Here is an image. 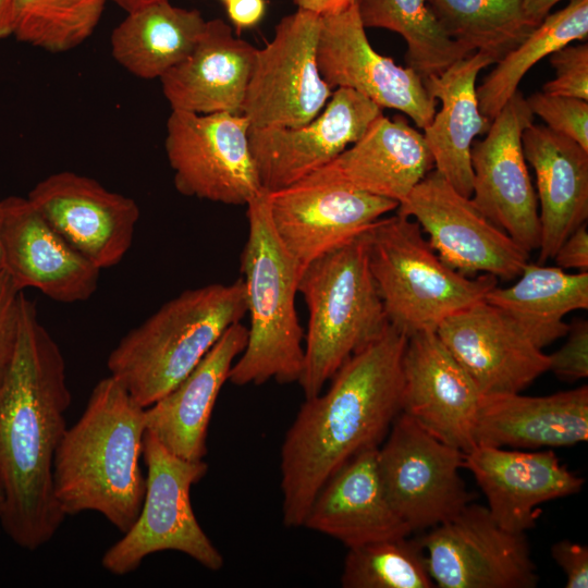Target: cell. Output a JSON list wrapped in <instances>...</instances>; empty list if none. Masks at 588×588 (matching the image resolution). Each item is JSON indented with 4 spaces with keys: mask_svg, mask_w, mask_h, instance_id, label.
<instances>
[{
    "mask_svg": "<svg viewBox=\"0 0 588 588\" xmlns=\"http://www.w3.org/2000/svg\"><path fill=\"white\" fill-rule=\"evenodd\" d=\"M70 404L63 354L23 294L14 357L0 384V523L25 550L48 543L65 518L54 494L53 462Z\"/></svg>",
    "mask_w": 588,
    "mask_h": 588,
    "instance_id": "cell-1",
    "label": "cell"
},
{
    "mask_svg": "<svg viewBox=\"0 0 588 588\" xmlns=\"http://www.w3.org/2000/svg\"><path fill=\"white\" fill-rule=\"evenodd\" d=\"M406 342L407 336L389 324L378 340L340 367L326 392L305 397L281 446L285 526H303L326 481L387 437L402 412Z\"/></svg>",
    "mask_w": 588,
    "mask_h": 588,
    "instance_id": "cell-2",
    "label": "cell"
},
{
    "mask_svg": "<svg viewBox=\"0 0 588 588\" xmlns=\"http://www.w3.org/2000/svg\"><path fill=\"white\" fill-rule=\"evenodd\" d=\"M145 408L110 375L99 380L54 456V494L65 516L93 511L128 530L145 494Z\"/></svg>",
    "mask_w": 588,
    "mask_h": 588,
    "instance_id": "cell-3",
    "label": "cell"
},
{
    "mask_svg": "<svg viewBox=\"0 0 588 588\" xmlns=\"http://www.w3.org/2000/svg\"><path fill=\"white\" fill-rule=\"evenodd\" d=\"M247 314L242 278L186 290L127 332L107 367L144 408L170 392Z\"/></svg>",
    "mask_w": 588,
    "mask_h": 588,
    "instance_id": "cell-4",
    "label": "cell"
},
{
    "mask_svg": "<svg viewBox=\"0 0 588 588\" xmlns=\"http://www.w3.org/2000/svg\"><path fill=\"white\" fill-rule=\"evenodd\" d=\"M248 234L241 272L250 317L247 343L232 365L229 381L259 385L269 380L298 382L304 364V331L295 308L302 267L278 237L269 192L246 205Z\"/></svg>",
    "mask_w": 588,
    "mask_h": 588,
    "instance_id": "cell-5",
    "label": "cell"
},
{
    "mask_svg": "<svg viewBox=\"0 0 588 588\" xmlns=\"http://www.w3.org/2000/svg\"><path fill=\"white\" fill-rule=\"evenodd\" d=\"M367 231L302 270L298 293L308 309L298 383L317 395L355 353L378 340L389 322L368 261Z\"/></svg>",
    "mask_w": 588,
    "mask_h": 588,
    "instance_id": "cell-6",
    "label": "cell"
},
{
    "mask_svg": "<svg viewBox=\"0 0 588 588\" xmlns=\"http://www.w3.org/2000/svg\"><path fill=\"white\" fill-rule=\"evenodd\" d=\"M366 234L369 268L388 322L407 338L436 331L498 285L491 274L469 277L448 266L409 217L380 218Z\"/></svg>",
    "mask_w": 588,
    "mask_h": 588,
    "instance_id": "cell-7",
    "label": "cell"
},
{
    "mask_svg": "<svg viewBox=\"0 0 588 588\" xmlns=\"http://www.w3.org/2000/svg\"><path fill=\"white\" fill-rule=\"evenodd\" d=\"M142 456L147 475L140 511L122 538L106 550L102 567L123 576L150 554L176 551L207 569L222 568L223 556L199 525L191 503V489L207 474V463L172 454L148 431Z\"/></svg>",
    "mask_w": 588,
    "mask_h": 588,
    "instance_id": "cell-8",
    "label": "cell"
},
{
    "mask_svg": "<svg viewBox=\"0 0 588 588\" xmlns=\"http://www.w3.org/2000/svg\"><path fill=\"white\" fill-rule=\"evenodd\" d=\"M464 457L409 415L396 416L377 463L388 500L412 532L448 520L473 501L460 474Z\"/></svg>",
    "mask_w": 588,
    "mask_h": 588,
    "instance_id": "cell-9",
    "label": "cell"
},
{
    "mask_svg": "<svg viewBox=\"0 0 588 588\" xmlns=\"http://www.w3.org/2000/svg\"><path fill=\"white\" fill-rule=\"evenodd\" d=\"M243 114L171 110L164 150L176 191L225 205H247L265 191Z\"/></svg>",
    "mask_w": 588,
    "mask_h": 588,
    "instance_id": "cell-10",
    "label": "cell"
},
{
    "mask_svg": "<svg viewBox=\"0 0 588 588\" xmlns=\"http://www.w3.org/2000/svg\"><path fill=\"white\" fill-rule=\"evenodd\" d=\"M320 19L297 9L284 16L272 39L257 49L242 107L250 128L302 126L326 107L333 89L317 64Z\"/></svg>",
    "mask_w": 588,
    "mask_h": 588,
    "instance_id": "cell-11",
    "label": "cell"
},
{
    "mask_svg": "<svg viewBox=\"0 0 588 588\" xmlns=\"http://www.w3.org/2000/svg\"><path fill=\"white\" fill-rule=\"evenodd\" d=\"M440 588H534L539 583L525 532L501 527L485 505L469 502L420 537Z\"/></svg>",
    "mask_w": 588,
    "mask_h": 588,
    "instance_id": "cell-12",
    "label": "cell"
},
{
    "mask_svg": "<svg viewBox=\"0 0 588 588\" xmlns=\"http://www.w3.org/2000/svg\"><path fill=\"white\" fill-rule=\"evenodd\" d=\"M396 210L414 218L439 257L465 275L487 273L512 280L528 262L529 253L434 169Z\"/></svg>",
    "mask_w": 588,
    "mask_h": 588,
    "instance_id": "cell-13",
    "label": "cell"
},
{
    "mask_svg": "<svg viewBox=\"0 0 588 588\" xmlns=\"http://www.w3.org/2000/svg\"><path fill=\"white\" fill-rule=\"evenodd\" d=\"M534 114L517 89L491 121L486 137L473 142L475 205L523 249L540 246L538 199L522 145Z\"/></svg>",
    "mask_w": 588,
    "mask_h": 588,
    "instance_id": "cell-14",
    "label": "cell"
},
{
    "mask_svg": "<svg viewBox=\"0 0 588 588\" xmlns=\"http://www.w3.org/2000/svg\"><path fill=\"white\" fill-rule=\"evenodd\" d=\"M316 57L320 75L332 89L356 90L381 109L403 112L422 130L432 121L438 101L414 70L372 48L355 3L321 16Z\"/></svg>",
    "mask_w": 588,
    "mask_h": 588,
    "instance_id": "cell-15",
    "label": "cell"
},
{
    "mask_svg": "<svg viewBox=\"0 0 588 588\" xmlns=\"http://www.w3.org/2000/svg\"><path fill=\"white\" fill-rule=\"evenodd\" d=\"M27 198L99 270L118 265L132 246L140 213L137 203L93 177L59 171L40 180Z\"/></svg>",
    "mask_w": 588,
    "mask_h": 588,
    "instance_id": "cell-16",
    "label": "cell"
},
{
    "mask_svg": "<svg viewBox=\"0 0 588 588\" xmlns=\"http://www.w3.org/2000/svg\"><path fill=\"white\" fill-rule=\"evenodd\" d=\"M382 113L356 90H333L323 110L297 127H249V146L261 186L271 193L305 179L357 142Z\"/></svg>",
    "mask_w": 588,
    "mask_h": 588,
    "instance_id": "cell-17",
    "label": "cell"
},
{
    "mask_svg": "<svg viewBox=\"0 0 588 588\" xmlns=\"http://www.w3.org/2000/svg\"><path fill=\"white\" fill-rule=\"evenodd\" d=\"M274 231L302 269L396 210L394 200L348 186L310 182L269 193Z\"/></svg>",
    "mask_w": 588,
    "mask_h": 588,
    "instance_id": "cell-18",
    "label": "cell"
},
{
    "mask_svg": "<svg viewBox=\"0 0 588 588\" xmlns=\"http://www.w3.org/2000/svg\"><path fill=\"white\" fill-rule=\"evenodd\" d=\"M402 367V412L440 441L470 451L482 394L436 331L407 338Z\"/></svg>",
    "mask_w": 588,
    "mask_h": 588,
    "instance_id": "cell-19",
    "label": "cell"
},
{
    "mask_svg": "<svg viewBox=\"0 0 588 588\" xmlns=\"http://www.w3.org/2000/svg\"><path fill=\"white\" fill-rule=\"evenodd\" d=\"M436 333L482 395L519 393L549 370V355L485 299L445 318Z\"/></svg>",
    "mask_w": 588,
    "mask_h": 588,
    "instance_id": "cell-20",
    "label": "cell"
},
{
    "mask_svg": "<svg viewBox=\"0 0 588 588\" xmlns=\"http://www.w3.org/2000/svg\"><path fill=\"white\" fill-rule=\"evenodd\" d=\"M3 271L23 292L27 287L65 304L89 299L100 271L74 249L27 197L2 198Z\"/></svg>",
    "mask_w": 588,
    "mask_h": 588,
    "instance_id": "cell-21",
    "label": "cell"
},
{
    "mask_svg": "<svg viewBox=\"0 0 588 588\" xmlns=\"http://www.w3.org/2000/svg\"><path fill=\"white\" fill-rule=\"evenodd\" d=\"M464 467L483 492L492 517L513 532L526 534L536 525L539 505L576 494L585 483L552 450L523 452L477 444L465 453Z\"/></svg>",
    "mask_w": 588,
    "mask_h": 588,
    "instance_id": "cell-22",
    "label": "cell"
},
{
    "mask_svg": "<svg viewBox=\"0 0 588 588\" xmlns=\"http://www.w3.org/2000/svg\"><path fill=\"white\" fill-rule=\"evenodd\" d=\"M433 168L424 134L403 117L381 114L357 142L303 180L348 186L400 205Z\"/></svg>",
    "mask_w": 588,
    "mask_h": 588,
    "instance_id": "cell-23",
    "label": "cell"
},
{
    "mask_svg": "<svg viewBox=\"0 0 588 588\" xmlns=\"http://www.w3.org/2000/svg\"><path fill=\"white\" fill-rule=\"evenodd\" d=\"M256 52L221 19L207 21L191 53L159 78L171 110L242 114Z\"/></svg>",
    "mask_w": 588,
    "mask_h": 588,
    "instance_id": "cell-24",
    "label": "cell"
},
{
    "mask_svg": "<svg viewBox=\"0 0 588 588\" xmlns=\"http://www.w3.org/2000/svg\"><path fill=\"white\" fill-rule=\"evenodd\" d=\"M247 336V327L232 324L179 384L145 408L146 431L172 454L187 461H200L207 455L215 404Z\"/></svg>",
    "mask_w": 588,
    "mask_h": 588,
    "instance_id": "cell-25",
    "label": "cell"
},
{
    "mask_svg": "<svg viewBox=\"0 0 588 588\" xmlns=\"http://www.w3.org/2000/svg\"><path fill=\"white\" fill-rule=\"evenodd\" d=\"M378 448L359 452L326 481L303 526L339 540L347 549L412 534L385 494Z\"/></svg>",
    "mask_w": 588,
    "mask_h": 588,
    "instance_id": "cell-26",
    "label": "cell"
},
{
    "mask_svg": "<svg viewBox=\"0 0 588 588\" xmlns=\"http://www.w3.org/2000/svg\"><path fill=\"white\" fill-rule=\"evenodd\" d=\"M588 439V387L546 396L482 395L475 444L541 449L572 446Z\"/></svg>",
    "mask_w": 588,
    "mask_h": 588,
    "instance_id": "cell-27",
    "label": "cell"
},
{
    "mask_svg": "<svg viewBox=\"0 0 588 588\" xmlns=\"http://www.w3.org/2000/svg\"><path fill=\"white\" fill-rule=\"evenodd\" d=\"M526 161L536 175L540 203L538 264L553 258L563 241L588 218V150L546 125L522 134Z\"/></svg>",
    "mask_w": 588,
    "mask_h": 588,
    "instance_id": "cell-28",
    "label": "cell"
},
{
    "mask_svg": "<svg viewBox=\"0 0 588 588\" xmlns=\"http://www.w3.org/2000/svg\"><path fill=\"white\" fill-rule=\"evenodd\" d=\"M497 62L493 56L476 51L440 74L422 79L429 95L441 102L440 110L424 128L433 169L466 197L473 194L470 149L474 138L486 134L491 124L479 110L476 81L482 69Z\"/></svg>",
    "mask_w": 588,
    "mask_h": 588,
    "instance_id": "cell-29",
    "label": "cell"
},
{
    "mask_svg": "<svg viewBox=\"0 0 588 588\" xmlns=\"http://www.w3.org/2000/svg\"><path fill=\"white\" fill-rule=\"evenodd\" d=\"M206 23L196 9L175 7L170 0L150 3L127 12L114 27L111 54L132 75L159 79L191 53Z\"/></svg>",
    "mask_w": 588,
    "mask_h": 588,
    "instance_id": "cell-30",
    "label": "cell"
},
{
    "mask_svg": "<svg viewBox=\"0 0 588 588\" xmlns=\"http://www.w3.org/2000/svg\"><path fill=\"white\" fill-rule=\"evenodd\" d=\"M507 287L494 286L485 301L510 317L539 348L566 335L563 319L588 308V272L568 273L559 267L530 264Z\"/></svg>",
    "mask_w": 588,
    "mask_h": 588,
    "instance_id": "cell-31",
    "label": "cell"
},
{
    "mask_svg": "<svg viewBox=\"0 0 588 588\" xmlns=\"http://www.w3.org/2000/svg\"><path fill=\"white\" fill-rule=\"evenodd\" d=\"M587 37L588 0H569L566 7L550 13L522 44L495 63V68L476 88L481 114L492 121L538 61Z\"/></svg>",
    "mask_w": 588,
    "mask_h": 588,
    "instance_id": "cell-32",
    "label": "cell"
},
{
    "mask_svg": "<svg viewBox=\"0 0 588 588\" xmlns=\"http://www.w3.org/2000/svg\"><path fill=\"white\" fill-rule=\"evenodd\" d=\"M365 28L397 33L406 42L405 61L422 79L476 51L452 39L427 0H355Z\"/></svg>",
    "mask_w": 588,
    "mask_h": 588,
    "instance_id": "cell-33",
    "label": "cell"
},
{
    "mask_svg": "<svg viewBox=\"0 0 588 588\" xmlns=\"http://www.w3.org/2000/svg\"><path fill=\"white\" fill-rule=\"evenodd\" d=\"M444 32L498 61L532 32L520 0H427Z\"/></svg>",
    "mask_w": 588,
    "mask_h": 588,
    "instance_id": "cell-34",
    "label": "cell"
},
{
    "mask_svg": "<svg viewBox=\"0 0 588 588\" xmlns=\"http://www.w3.org/2000/svg\"><path fill=\"white\" fill-rule=\"evenodd\" d=\"M107 0H13L12 36L48 52L84 44L100 22Z\"/></svg>",
    "mask_w": 588,
    "mask_h": 588,
    "instance_id": "cell-35",
    "label": "cell"
},
{
    "mask_svg": "<svg viewBox=\"0 0 588 588\" xmlns=\"http://www.w3.org/2000/svg\"><path fill=\"white\" fill-rule=\"evenodd\" d=\"M344 588H432L420 537H395L348 548Z\"/></svg>",
    "mask_w": 588,
    "mask_h": 588,
    "instance_id": "cell-36",
    "label": "cell"
},
{
    "mask_svg": "<svg viewBox=\"0 0 588 588\" xmlns=\"http://www.w3.org/2000/svg\"><path fill=\"white\" fill-rule=\"evenodd\" d=\"M531 113L546 126L588 150V101L575 97L537 91L526 99Z\"/></svg>",
    "mask_w": 588,
    "mask_h": 588,
    "instance_id": "cell-37",
    "label": "cell"
},
{
    "mask_svg": "<svg viewBox=\"0 0 588 588\" xmlns=\"http://www.w3.org/2000/svg\"><path fill=\"white\" fill-rule=\"evenodd\" d=\"M554 78L547 82L542 91L575 97L588 101V45L571 44L550 56Z\"/></svg>",
    "mask_w": 588,
    "mask_h": 588,
    "instance_id": "cell-38",
    "label": "cell"
},
{
    "mask_svg": "<svg viewBox=\"0 0 588 588\" xmlns=\"http://www.w3.org/2000/svg\"><path fill=\"white\" fill-rule=\"evenodd\" d=\"M565 343L549 355V370L559 379L574 382L588 376V321L569 324Z\"/></svg>",
    "mask_w": 588,
    "mask_h": 588,
    "instance_id": "cell-39",
    "label": "cell"
},
{
    "mask_svg": "<svg viewBox=\"0 0 588 588\" xmlns=\"http://www.w3.org/2000/svg\"><path fill=\"white\" fill-rule=\"evenodd\" d=\"M22 295L23 292L2 271L0 273V384L10 369L16 348Z\"/></svg>",
    "mask_w": 588,
    "mask_h": 588,
    "instance_id": "cell-40",
    "label": "cell"
},
{
    "mask_svg": "<svg viewBox=\"0 0 588 588\" xmlns=\"http://www.w3.org/2000/svg\"><path fill=\"white\" fill-rule=\"evenodd\" d=\"M551 556L562 568L566 588L588 587V548L567 539L552 544Z\"/></svg>",
    "mask_w": 588,
    "mask_h": 588,
    "instance_id": "cell-41",
    "label": "cell"
},
{
    "mask_svg": "<svg viewBox=\"0 0 588 588\" xmlns=\"http://www.w3.org/2000/svg\"><path fill=\"white\" fill-rule=\"evenodd\" d=\"M556 267L588 271V229L587 222L576 228L560 245L553 256Z\"/></svg>",
    "mask_w": 588,
    "mask_h": 588,
    "instance_id": "cell-42",
    "label": "cell"
},
{
    "mask_svg": "<svg viewBox=\"0 0 588 588\" xmlns=\"http://www.w3.org/2000/svg\"><path fill=\"white\" fill-rule=\"evenodd\" d=\"M224 5L228 17L237 32L256 26L267 10L266 0H231Z\"/></svg>",
    "mask_w": 588,
    "mask_h": 588,
    "instance_id": "cell-43",
    "label": "cell"
},
{
    "mask_svg": "<svg viewBox=\"0 0 588 588\" xmlns=\"http://www.w3.org/2000/svg\"><path fill=\"white\" fill-rule=\"evenodd\" d=\"M355 0H293L297 9L314 12L320 16L344 11Z\"/></svg>",
    "mask_w": 588,
    "mask_h": 588,
    "instance_id": "cell-44",
    "label": "cell"
},
{
    "mask_svg": "<svg viewBox=\"0 0 588 588\" xmlns=\"http://www.w3.org/2000/svg\"><path fill=\"white\" fill-rule=\"evenodd\" d=\"M560 1L562 0H520L525 16L534 27H537Z\"/></svg>",
    "mask_w": 588,
    "mask_h": 588,
    "instance_id": "cell-45",
    "label": "cell"
},
{
    "mask_svg": "<svg viewBox=\"0 0 588 588\" xmlns=\"http://www.w3.org/2000/svg\"><path fill=\"white\" fill-rule=\"evenodd\" d=\"M13 0H0V40L12 36Z\"/></svg>",
    "mask_w": 588,
    "mask_h": 588,
    "instance_id": "cell-46",
    "label": "cell"
},
{
    "mask_svg": "<svg viewBox=\"0 0 588 588\" xmlns=\"http://www.w3.org/2000/svg\"><path fill=\"white\" fill-rule=\"evenodd\" d=\"M126 13L162 0H111Z\"/></svg>",
    "mask_w": 588,
    "mask_h": 588,
    "instance_id": "cell-47",
    "label": "cell"
},
{
    "mask_svg": "<svg viewBox=\"0 0 588 588\" xmlns=\"http://www.w3.org/2000/svg\"><path fill=\"white\" fill-rule=\"evenodd\" d=\"M1 228H2V198H0V273L3 271Z\"/></svg>",
    "mask_w": 588,
    "mask_h": 588,
    "instance_id": "cell-48",
    "label": "cell"
},
{
    "mask_svg": "<svg viewBox=\"0 0 588 588\" xmlns=\"http://www.w3.org/2000/svg\"><path fill=\"white\" fill-rule=\"evenodd\" d=\"M2 507H3V490H2L1 482H0V514L2 512Z\"/></svg>",
    "mask_w": 588,
    "mask_h": 588,
    "instance_id": "cell-49",
    "label": "cell"
},
{
    "mask_svg": "<svg viewBox=\"0 0 588 588\" xmlns=\"http://www.w3.org/2000/svg\"><path fill=\"white\" fill-rule=\"evenodd\" d=\"M224 4H226L228 2H230L231 0H221Z\"/></svg>",
    "mask_w": 588,
    "mask_h": 588,
    "instance_id": "cell-50",
    "label": "cell"
}]
</instances>
